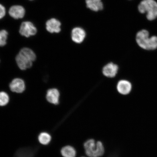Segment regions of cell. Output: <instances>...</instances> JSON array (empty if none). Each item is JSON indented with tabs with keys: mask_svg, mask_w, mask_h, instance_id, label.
I'll use <instances>...</instances> for the list:
<instances>
[{
	"mask_svg": "<svg viewBox=\"0 0 157 157\" xmlns=\"http://www.w3.org/2000/svg\"><path fill=\"white\" fill-rule=\"evenodd\" d=\"M36 59V55L32 50L28 48H24L20 51L15 59L19 68L25 70L32 67L33 63Z\"/></svg>",
	"mask_w": 157,
	"mask_h": 157,
	"instance_id": "obj_1",
	"label": "cell"
},
{
	"mask_svg": "<svg viewBox=\"0 0 157 157\" xmlns=\"http://www.w3.org/2000/svg\"><path fill=\"white\" fill-rule=\"evenodd\" d=\"M86 156L88 157H101L105 153L103 143L100 140L90 139L84 144Z\"/></svg>",
	"mask_w": 157,
	"mask_h": 157,
	"instance_id": "obj_2",
	"label": "cell"
},
{
	"mask_svg": "<svg viewBox=\"0 0 157 157\" xmlns=\"http://www.w3.org/2000/svg\"><path fill=\"white\" fill-rule=\"evenodd\" d=\"M136 41L139 46L144 50H151L157 48V37H149V33L146 29H142L137 33Z\"/></svg>",
	"mask_w": 157,
	"mask_h": 157,
	"instance_id": "obj_3",
	"label": "cell"
},
{
	"mask_svg": "<svg viewBox=\"0 0 157 157\" xmlns=\"http://www.w3.org/2000/svg\"><path fill=\"white\" fill-rule=\"evenodd\" d=\"M138 8L141 13H147V18L149 21L154 20L157 17V3L154 0H143Z\"/></svg>",
	"mask_w": 157,
	"mask_h": 157,
	"instance_id": "obj_4",
	"label": "cell"
},
{
	"mask_svg": "<svg viewBox=\"0 0 157 157\" xmlns=\"http://www.w3.org/2000/svg\"><path fill=\"white\" fill-rule=\"evenodd\" d=\"M37 32L36 27L32 22L29 21L22 23L19 29L20 34L27 38L34 36Z\"/></svg>",
	"mask_w": 157,
	"mask_h": 157,
	"instance_id": "obj_5",
	"label": "cell"
},
{
	"mask_svg": "<svg viewBox=\"0 0 157 157\" xmlns=\"http://www.w3.org/2000/svg\"><path fill=\"white\" fill-rule=\"evenodd\" d=\"M132 84L130 82L125 80H121L118 82L117 86V93L123 96L130 94L132 90Z\"/></svg>",
	"mask_w": 157,
	"mask_h": 157,
	"instance_id": "obj_6",
	"label": "cell"
},
{
	"mask_svg": "<svg viewBox=\"0 0 157 157\" xmlns=\"http://www.w3.org/2000/svg\"><path fill=\"white\" fill-rule=\"evenodd\" d=\"M86 35V31L81 27H75L71 31L72 40L76 44H80L83 42Z\"/></svg>",
	"mask_w": 157,
	"mask_h": 157,
	"instance_id": "obj_7",
	"label": "cell"
},
{
	"mask_svg": "<svg viewBox=\"0 0 157 157\" xmlns=\"http://www.w3.org/2000/svg\"><path fill=\"white\" fill-rule=\"evenodd\" d=\"M46 99L49 103L55 105L60 103V93L56 88H51L47 91Z\"/></svg>",
	"mask_w": 157,
	"mask_h": 157,
	"instance_id": "obj_8",
	"label": "cell"
},
{
	"mask_svg": "<svg viewBox=\"0 0 157 157\" xmlns=\"http://www.w3.org/2000/svg\"><path fill=\"white\" fill-rule=\"evenodd\" d=\"M9 87L11 91L17 93H21L25 91V86L24 80L20 78H16L10 83Z\"/></svg>",
	"mask_w": 157,
	"mask_h": 157,
	"instance_id": "obj_9",
	"label": "cell"
},
{
	"mask_svg": "<svg viewBox=\"0 0 157 157\" xmlns=\"http://www.w3.org/2000/svg\"><path fill=\"white\" fill-rule=\"evenodd\" d=\"M118 69L117 65L113 63H109L104 67L102 73L106 77L113 78L116 76Z\"/></svg>",
	"mask_w": 157,
	"mask_h": 157,
	"instance_id": "obj_10",
	"label": "cell"
},
{
	"mask_svg": "<svg viewBox=\"0 0 157 157\" xmlns=\"http://www.w3.org/2000/svg\"><path fill=\"white\" fill-rule=\"evenodd\" d=\"M61 23L56 18L48 20L46 23V29L49 33H58L60 32L61 29Z\"/></svg>",
	"mask_w": 157,
	"mask_h": 157,
	"instance_id": "obj_11",
	"label": "cell"
},
{
	"mask_svg": "<svg viewBox=\"0 0 157 157\" xmlns=\"http://www.w3.org/2000/svg\"><path fill=\"white\" fill-rule=\"evenodd\" d=\"M9 14L11 17L16 19L22 18L25 14V10L22 6H13L9 9Z\"/></svg>",
	"mask_w": 157,
	"mask_h": 157,
	"instance_id": "obj_12",
	"label": "cell"
},
{
	"mask_svg": "<svg viewBox=\"0 0 157 157\" xmlns=\"http://www.w3.org/2000/svg\"><path fill=\"white\" fill-rule=\"evenodd\" d=\"M63 157H76L77 152L73 146L67 145L62 147L60 151Z\"/></svg>",
	"mask_w": 157,
	"mask_h": 157,
	"instance_id": "obj_13",
	"label": "cell"
},
{
	"mask_svg": "<svg viewBox=\"0 0 157 157\" xmlns=\"http://www.w3.org/2000/svg\"><path fill=\"white\" fill-rule=\"evenodd\" d=\"M86 3L87 8L94 11L101 10L103 8L101 0H86Z\"/></svg>",
	"mask_w": 157,
	"mask_h": 157,
	"instance_id": "obj_14",
	"label": "cell"
},
{
	"mask_svg": "<svg viewBox=\"0 0 157 157\" xmlns=\"http://www.w3.org/2000/svg\"><path fill=\"white\" fill-rule=\"evenodd\" d=\"M35 150L30 148L19 149L16 153L14 157H34Z\"/></svg>",
	"mask_w": 157,
	"mask_h": 157,
	"instance_id": "obj_15",
	"label": "cell"
},
{
	"mask_svg": "<svg viewBox=\"0 0 157 157\" xmlns=\"http://www.w3.org/2000/svg\"><path fill=\"white\" fill-rule=\"evenodd\" d=\"M52 136L49 133L46 132L41 133L39 135L38 139L39 143L44 145L49 144L52 140Z\"/></svg>",
	"mask_w": 157,
	"mask_h": 157,
	"instance_id": "obj_16",
	"label": "cell"
},
{
	"mask_svg": "<svg viewBox=\"0 0 157 157\" xmlns=\"http://www.w3.org/2000/svg\"><path fill=\"white\" fill-rule=\"evenodd\" d=\"M10 98L8 94L5 92H0V106H4L9 103Z\"/></svg>",
	"mask_w": 157,
	"mask_h": 157,
	"instance_id": "obj_17",
	"label": "cell"
},
{
	"mask_svg": "<svg viewBox=\"0 0 157 157\" xmlns=\"http://www.w3.org/2000/svg\"><path fill=\"white\" fill-rule=\"evenodd\" d=\"M8 35L7 31L5 29L0 31V47H3L6 44Z\"/></svg>",
	"mask_w": 157,
	"mask_h": 157,
	"instance_id": "obj_18",
	"label": "cell"
},
{
	"mask_svg": "<svg viewBox=\"0 0 157 157\" xmlns=\"http://www.w3.org/2000/svg\"><path fill=\"white\" fill-rule=\"evenodd\" d=\"M6 13L5 8L2 5L0 4V19L5 16Z\"/></svg>",
	"mask_w": 157,
	"mask_h": 157,
	"instance_id": "obj_19",
	"label": "cell"
},
{
	"mask_svg": "<svg viewBox=\"0 0 157 157\" xmlns=\"http://www.w3.org/2000/svg\"><path fill=\"white\" fill-rule=\"evenodd\" d=\"M80 157H87V156H81Z\"/></svg>",
	"mask_w": 157,
	"mask_h": 157,
	"instance_id": "obj_20",
	"label": "cell"
},
{
	"mask_svg": "<svg viewBox=\"0 0 157 157\" xmlns=\"http://www.w3.org/2000/svg\"><path fill=\"white\" fill-rule=\"evenodd\" d=\"M29 1H33V0H29Z\"/></svg>",
	"mask_w": 157,
	"mask_h": 157,
	"instance_id": "obj_21",
	"label": "cell"
}]
</instances>
